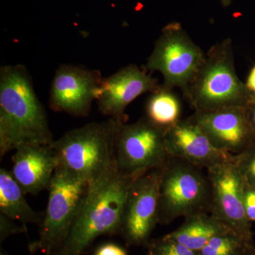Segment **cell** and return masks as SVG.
I'll return each mask as SVG.
<instances>
[{
    "instance_id": "6da1fadb",
    "label": "cell",
    "mask_w": 255,
    "mask_h": 255,
    "mask_svg": "<svg viewBox=\"0 0 255 255\" xmlns=\"http://www.w3.org/2000/svg\"><path fill=\"white\" fill-rule=\"evenodd\" d=\"M54 141L46 110L21 65L0 68V157L25 145Z\"/></svg>"
},
{
    "instance_id": "7a4b0ae2",
    "label": "cell",
    "mask_w": 255,
    "mask_h": 255,
    "mask_svg": "<svg viewBox=\"0 0 255 255\" xmlns=\"http://www.w3.org/2000/svg\"><path fill=\"white\" fill-rule=\"evenodd\" d=\"M134 178L117 164L95 182L59 249L53 255H82L97 238L120 234L124 205Z\"/></svg>"
},
{
    "instance_id": "3957f363",
    "label": "cell",
    "mask_w": 255,
    "mask_h": 255,
    "mask_svg": "<svg viewBox=\"0 0 255 255\" xmlns=\"http://www.w3.org/2000/svg\"><path fill=\"white\" fill-rule=\"evenodd\" d=\"M182 92L195 112L246 107L253 93L236 73L230 38L211 47L197 73Z\"/></svg>"
},
{
    "instance_id": "277c9868",
    "label": "cell",
    "mask_w": 255,
    "mask_h": 255,
    "mask_svg": "<svg viewBox=\"0 0 255 255\" xmlns=\"http://www.w3.org/2000/svg\"><path fill=\"white\" fill-rule=\"evenodd\" d=\"M118 119L109 118L72 129L52 143L58 167L95 182L116 165L114 139ZM124 122V121H123Z\"/></svg>"
},
{
    "instance_id": "5b68a950",
    "label": "cell",
    "mask_w": 255,
    "mask_h": 255,
    "mask_svg": "<svg viewBox=\"0 0 255 255\" xmlns=\"http://www.w3.org/2000/svg\"><path fill=\"white\" fill-rule=\"evenodd\" d=\"M202 169L173 157L162 167L159 223L169 224L178 218L210 213L211 186Z\"/></svg>"
},
{
    "instance_id": "8992f818",
    "label": "cell",
    "mask_w": 255,
    "mask_h": 255,
    "mask_svg": "<svg viewBox=\"0 0 255 255\" xmlns=\"http://www.w3.org/2000/svg\"><path fill=\"white\" fill-rule=\"evenodd\" d=\"M89 183L58 167L48 187V200L39 225L38 240L28 246L30 253L53 255L70 232L85 201Z\"/></svg>"
},
{
    "instance_id": "52a82bcc",
    "label": "cell",
    "mask_w": 255,
    "mask_h": 255,
    "mask_svg": "<svg viewBox=\"0 0 255 255\" xmlns=\"http://www.w3.org/2000/svg\"><path fill=\"white\" fill-rule=\"evenodd\" d=\"M165 135L146 117L130 124L119 121L114 157L119 172L136 179L152 169L162 168L170 158Z\"/></svg>"
},
{
    "instance_id": "ba28073f",
    "label": "cell",
    "mask_w": 255,
    "mask_h": 255,
    "mask_svg": "<svg viewBox=\"0 0 255 255\" xmlns=\"http://www.w3.org/2000/svg\"><path fill=\"white\" fill-rule=\"evenodd\" d=\"M205 55L180 23L172 22L162 28L144 68L159 72L164 78L162 87H178L182 91L197 73Z\"/></svg>"
},
{
    "instance_id": "9c48e42d",
    "label": "cell",
    "mask_w": 255,
    "mask_h": 255,
    "mask_svg": "<svg viewBox=\"0 0 255 255\" xmlns=\"http://www.w3.org/2000/svg\"><path fill=\"white\" fill-rule=\"evenodd\" d=\"M162 168L134 179L124 205L120 234L128 246H146L159 223V185Z\"/></svg>"
},
{
    "instance_id": "30bf717a",
    "label": "cell",
    "mask_w": 255,
    "mask_h": 255,
    "mask_svg": "<svg viewBox=\"0 0 255 255\" xmlns=\"http://www.w3.org/2000/svg\"><path fill=\"white\" fill-rule=\"evenodd\" d=\"M211 186L210 214L228 229L253 241L243 203L245 182L234 157L206 169Z\"/></svg>"
},
{
    "instance_id": "8fae6325",
    "label": "cell",
    "mask_w": 255,
    "mask_h": 255,
    "mask_svg": "<svg viewBox=\"0 0 255 255\" xmlns=\"http://www.w3.org/2000/svg\"><path fill=\"white\" fill-rule=\"evenodd\" d=\"M103 79L97 70L68 64L60 65L50 87V109L73 117H87L92 103L97 100Z\"/></svg>"
},
{
    "instance_id": "7c38bea8",
    "label": "cell",
    "mask_w": 255,
    "mask_h": 255,
    "mask_svg": "<svg viewBox=\"0 0 255 255\" xmlns=\"http://www.w3.org/2000/svg\"><path fill=\"white\" fill-rule=\"evenodd\" d=\"M191 117L215 147L231 155H240L255 141L244 107L195 112Z\"/></svg>"
},
{
    "instance_id": "4fadbf2b",
    "label": "cell",
    "mask_w": 255,
    "mask_h": 255,
    "mask_svg": "<svg viewBox=\"0 0 255 255\" xmlns=\"http://www.w3.org/2000/svg\"><path fill=\"white\" fill-rule=\"evenodd\" d=\"M158 81L145 68L130 64L103 79L97 103L101 114L126 122L128 106L143 94L160 88Z\"/></svg>"
},
{
    "instance_id": "5bb4252c",
    "label": "cell",
    "mask_w": 255,
    "mask_h": 255,
    "mask_svg": "<svg viewBox=\"0 0 255 255\" xmlns=\"http://www.w3.org/2000/svg\"><path fill=\"white\" fill-rule=\"evenodd\" d=\"M165 143L170 157L182 159L202 169L231 160L235 156L215 147L191 117L182 119L166 132Z\"/></svg>"
},
{
    "instance_id": "9a60e30c",
    "label": "cell",
    "mask_w": 255,
    "mask_h": 255,
    "mask_svg": "<svg viewBox=\"0 0 255 255\" xmlns=\"http://www.w3.org/2000/svg\"><path fill=\"white\" fill-rule=\"evenodd\" d=\"M11 173L26 194L48 190L58 161L52 144L25 145L14 150Z\"/></svg>"
},
{
    "instance_id": "2e32d148",
    "label": "cell",
    "mask_w": 255,
    "mask_h": 255,
    "mask_svg": "<svg viewBox=\"0 0 255 255\" xmlns=\"http://www.w3.org/2000/svg\"><path fill=\"white\" fill-rule=\"evenodd\" d=\"M24 191L16 182L11 171L0 169V212L21 224L39 226L43 212L34 211L26 201Z\"/></svg>"
},
{
    "instance_id": "e0dca14e",
    "label": "cell",
    "mask_w": 255,
    "mask_h": 255,
    "mask_svg": "<svg viewBox=\"0 0 255 255\" xmlns=\"http://www.w3.org/2000/svg\"><path fill=\"white\" fill-rule=\"evenodd\" d=\"M184 219L177 229L164 236L197 253L216 235L230 230L210 213H201Z\"/></svg>"
},
{
    "instance_id": "ac0fdd59",
    "label": "cell",
    "mask_w": 255,
    "mask_h": 255,
    "mask_svg": "<svg viewBox=\"0 0 255 255\" xmlns=\"http://www.w3.org/2000/svg\"><path fill=\"white\" fill-rule=\"evenodd\" d=\"M181 114L182 106L177 95L162 85L151 93L146 103L145 117L165 132L182 120Z\"/></svg>"
},
{
    "instance_id": "d6986e66",
    "label": "cell",
    "mask_w": 255,
    "mask_h": 255,
    "mask_svg": "<svg viewBox=\"0 0 255 255\" xmlns=\"http://www.w3.org/2000/svg\"><path fill=\"white\" fill-rule=\"evenodd\" d=\"M254 246V242L231 230H226L214 236L199 252V255H246Z\"/></svg>"
},
{
    "instance_id": "ffe728a7",
    "label": "cell",
    "mask_w": 255,
    "mask_h": 255,
    "mask_svg": "<svg viewBox=\"0 0 255 255\" xmlns=\"http://www.w3.org/2000/svg\"><path fill=\"white\" fill-rule=\"evenodd\" d=\"M146 247L147 255H199L197 252L164 236L157 239L150 240Z\"/></svg>"
},
{
    "instance_id": "44dd1931",
    "label": "cell",
    "mask_w": 255,
    "mask_h": 255,
    "mask_svg": "<svg viewBox=\"0 0 255 255\" xmlns=\"http://www.w3.org/2000/svg\"><path fill=\"white\" fill-rule=\"evenodd\" d=\"M234 162L245 183L255 187V141L246 151L235 155Z\"/></svg>"
},
{
    "instance_id": "7402d4cb",
    "label": "cell",
    "mask_w": 255,
    "mask_h": 255,
    "mask_svg": "<svg viewBox=\"0 0 255 255\" xmlns=\"http://www.w3.org/2000/svg\"><path fill=\"white\" fill-rule=\"evenodd\" d=\"M26 233H27L26 225L19 226L15 223L14 220L9 219L4 214H0V243H2L6 238L14 235Z\"/></svg>"
},
{
    "instance_id": "603a6c76",
    "label": "cell",
    "mask_w": 255,
    "mask_h": 255,
    "mask_svg": "<svg viewBox=\"0 0 255 255\" xmlns=\"http://www.w3.org/2000/svg\"><path fill=\"white\" fill-rule=\"evenodd\" d=\"M243 203L247 217L251 222L255 223V187L245 183Z\"/></svg>"
},
{
    "instance_id": "cb8c5ba5",
    "label": "cell",
    "mask_w": 255,
    "mask_h": 255,
    "mask_svg": "<svg viewBox=\"0 0 255 255\" xmlns=\"http://www.w3.org/2000/svg\"><path fill=\"white\" fill-rule=\"evenodd\" d=\"M93 255H128L127 250L117 243H105L96 249Z\"/></svg>"
},
{
    "instance_id": "d4e9b609",
    "label": "cell",
    "mask_w": 255,
    "mask_h": 255,
    "mask_svg": "<svg viewBox=\"0 0 255 255\" xmlns=\"http://www.w3.org/2000/svg\"><path fill=\"white\" fill-rule=\"evenodd\" d=\"M247 117L249 121L250 125L255 137V94L252 95L251 98L247 102L246 107Z\"/></svg>"
},
{
    "instance_id": "484cf974",
    "label": "cell",
    "mask_w": 255,
    "mask_h": 255,
    "mask_svg": "<svg viewBox=\"0 0 255 255\" xmlns=\"http://www.w3.org/2000/svg\"><path fill=\"white\" fill-rule=\"evenodd\" d=\"M246 85L250 91L255 94V65L250 72Z\"/></svg>"
},
{
    "instance_id": "4316f807",
    "label": "cell",
    "mask_w": 255,
    "mask_h": 255,
    "mask_svg": "<svg viewBox=\"0 0 255 255\" xmlns=\"http://www.w3.org/2000/svg\"><path fill=\"white\" fill-rule=\"evenodd\" d=\"M246 255H255V246L252 248Z\"/></svg>"
},
{
    "instance_id": "83f0119b",
    "label": "cell",
    "mask_w": 255,
    "mask_h": 255,
    "mask_svg": "<svg viewBox=\"0 0 255 255\" xmlns=\"http://www.w3.org/2000/svg\"><path fill=\"white\" fill-rule=\"evenodd\" d=\"M0 255H10L8 254L7 253H6V252L4 251H0Z\"/></svg>"
},
{
    "instance_id": "f1b7e54d",
    "label": "cell",
    "mask_w": 255,
    "mask_h": 255,
    "mask_svg": "<svg viewBox=\"0 0 255 255\" xmlns=\"http://www.w3.org/2000/svg\"><path fill=\"white\" fill-rule=\"evenodd\" d=\"M35 253H30V255H34Z\"/></svg>"
}]
</instances>
